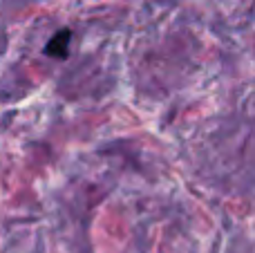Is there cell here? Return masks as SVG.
<instances>
[{
    "label": "cell",
    "instance_id": "6da1fadb",
    "mask_svg": "<svg viewBox=\"0 0 255 253\" xmlns=\"http://www.w3.org/2000/svg\"><path fill=\"white\" fill-rule=\"evenodd\" d=\"M70 43H72V29L63 27L49 38V43L45 45V54L49 58H67L70 54Z\"/></svg>",
    "mask_w": 255,
    "mask_h": 253
}]
</instances>
